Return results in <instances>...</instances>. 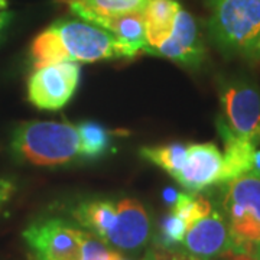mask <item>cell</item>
Segmentation results:
<instances>
[{
	"instance_id": "1",
	"label": "cell",
	"mask_w": 260,
	"mask_h": 260,
	"mask_svg": "<svg viewBox=\"0 0 260 260\" xmlns=\"http://www.w3.org/2000/svg\"><path fill=\"white\" fill-rule=\"evenodd\" d=\"M34 68L58 62L132 59L110 32L80 18L59 19L44 29L30 45Z\"/></svg>"
},
{
	"instance_id": "2",
	"label": "cell",
	"mask_w": 260,
	"mask_h": 260,
	"mask_svg": "<svg viewBox=\"0 0 260 260\" xmlns=\"http://www.w3.org/2000/svg\"><path fill=\"white\" fill-rule=\"evenodd\" d=\"M10 152L32 167H64L81 158L80 135L67 121H23L12 132Z\"/></svg>"
},
{
	"instance_id": "3",
	"label": "cell",
	"mask_w": 260,
	"mask_h": 260,
	"mask_svg": "<svg viewBox=\"0 0 260 260\" xmlns=\"http://www.w3.org/2000/svg\"><path fill=\"white\" fill-rule=\"evenodd\" d=\"M208 30L225 55L260 59V0H205Z\"/></svg>"
},
{
	"instance_id": "4",
	"label": "cell",
	"mask_w": 260,
	"mask_h": 260,
	"mask_svg": "<svg viewBox=\"0 0 260 260\" xmlns=\"http://www.w3.org/2000/svg\"><path fill=\"white\" fill-rule=\"evenodd\" d=\"M224 185L221 208L232 251L260 260V177L244 174Z\"/></svg>"
},
{
	"instance_id": "5",
	"label": "cell",
	"mask_w": 260,
	"mask_h": 260,
	"mask_svg": "<svg viewBox=\"0 0 260 260\" xmlns=\"http://www.w3.org/2000/svg\"><path fill=\"white\" fill-rule=\"evenodd\" d=\"M23 239L37 260H81L83 232L62 218H39L26 227Z\"/></svg>"
},
{
	"instance_id": "6",
	"label": "cell",
	"mask_w": 260,
	"mask_h": 260,
	"mask_svg": "<svg viewBox=\"0 0 260 260\" xmlns=\"http://www.w3.org/2000/svg\"><path fill=\"white\" fill-rule=\"evenodd\" d=\"M78 62H58L35 68L28 80V100L39 110L56 112L73 99L80 83Z\"/></svg>"
},
{
	"instance_id": "7",
	"label": "cell",
	"mask_w": 260,
	"mask_h": 260,
	"mask_svg": "<svg viewBox=\"0 0 260 260\" xmlns=\"http://www.w3.org/2000/svg\"><path fill=\"white\" fill-rule=\"evenodd\" d=\"M220 102L225 124L242 136H253L260 130V93L244 80L227 81L221 87Z\"/></svg>"
},
{
	"instance_id": "8",
	"label": "cell",
	"mask_w": 260,
	"mask_h": 260,
	"mask_svg": "<svg viewBox=\"0 0 260 260\" xmlns=\"http://www.w3.org/2000/svg\"><path fill=\"white\" fill-rule=\"evenodd\" d=\"M174 179L189 194H198L210 186L223 184V153L214 143L188 145L185 162Z\"/></svg>"
},
{
	"instance_id": "9",
	"label": "cell",
	"mask_w": 260,
	"mask_h": 260,
	"mask_svg": "<svg viewBox=\"0 0 260 260\" xmlns=\"http://www.w3.org/2000/svg\"><path fill=\"white\" fill-rule=\"evenodd\" d=\"M182 243L186 253L201 260L221 257L232 250L229 224L223 211L213 208L211 213L195 221L186 230Z\"/></svg>"
},
{
	"instance_id": "10",
	"label": "cell",
	"mask_w": 260,
	"mask_h": 260,
	"mask_svg": "<svg viewBox=\"0 0 260 260\" xmlns=\"http://www.w3.org/2000/svg\"><path fill=\"white\" fill-rule=\"evenodd\" d=\"M150 54L186 67H198L201 64L205 56V48L194 16L181 8L171 37L160 47L152 49Z\"/></svg>"
},
{
	"instance_id": "11",
	"label": "cell",
	"mask_w": 260,
	"mask_h": 260,
	"mask_svg": "<svg viewBox=\"0 0 260 260\" xmlns=\"http://www.w3.org/2000/svg\"><path fill=\"white\" fill-rule=\"evenodd\" d=\"M150 233V217L142 203L135 198L117 200V218L106 243L121 250H138L148 243Z\"/></svg>"
},
{
	"instance_id": "12",
	"label": "cell",
	"mask_w": 260,
	"mask_h": 260,
	"mask_svg": "<svg viewBox=\"0 0 260 260\" xmlns=\"http://www.w3.org/2000/svg\"><path fill=\"white\" fill-rule=\"evenodd\" d=\"M90 23L110 32L121 47L129 52L132 59L142 52H149L142 12H132L117 16H100L94 18Z\"/></svg>"
},
{
	"instance_id": "13",
	"label": "cell",
	"mask_w": 260,
	"mask_h": 260,
	"mask_svg": "<svg viewBox=\"0 0 260 260\" xmlns=\"http://www.w3.org/2000/svg\"><path fill=\"white\" fill-rule=\"evenodd\" d=\"M220 136L224 143V182L233 181L244 174H250L253 139L234 133L224 120L217 123Z\"/></svg>"
},
{
	"instance_id": "14",
	"label": "cell",
	"mask_w": 260,
	"mask_h": 260,
	"mask_svg": "<svg viewBox=\"0 0 260 260\" xmlns=\"http://www.w3.org/2000/svg\"><path fill=\"white\" fill-rule=\"evenodd\" d=\"M181 5L177 0H146L142 10L149 52L171 37Z\"/></svg>"
},
{
	"instance_id": "15",
	"label": "cell",
	"mask_w": 260,
	"mask_h": 260,
	"mask_svg": "<svg viewBox=\"0 0 260 260\" xmlns=\"http://www.w3.org/2000/svg\"><path fill=\"white\" fill-rule=\"evenodd\" d=\"M73 215L80 225L106 242L117 218V201L110 198L85 200L73 210Z\"/></svg>"
},
{
	"instance_id": "16",
	"label": "cell",
	"mask_w": 260,
	"mask_h": 260,
	"mask_svg": "<svg viewBox=\"0 0 260 260\" xmlns=\"http://www.w3.org/2000/svg\"><path fill=\"white\" fill-rule=\"evenodd\" d=\"M77 18L91 22L100 16H117L142 12L146 0H64Z\"/></svg>"
},
{
	"instance_id": "17",
	"label": "cell",
	"mask_w": 260,
	"mask_h": 260,
	"mask_svg": "<svg viewBox=\"0 0 260 260\" xmlns=\"http://www.w3.org/2000/svg\"><path fill=\"white\" fill-rule=\"evenodd\" d=\"M80 143H81V158L91 160L104 156L112 148V130L103 126L102 123L93 120H84L78 126Z\"/></svg>"
},
{
	"instance_id": "18",
	"label": "cell",
	"mask_w": 260,
	"mask_h": 260,
	"mask_svg": "<svg viewBox=\"0 0 260 260\" xmlns=\"http://www.w3.org/2000/svg\"><path fill=\"white\" fill-rule=\"evenodd\" d=\"M186 150L188 145L185 143H169L164 146H145L140 149L139 153L142 158L175 178L185 162Z\"/></svg>"
},
{
	"instance_id": "19",
	"label": "cell",
	"mask_w": 260,
	"mask_h": 260,
	"mask_svg": "<svg viewBox=\"0 0 260 260\" xmlns=\"http://www.w3.org/2000/svg\"><path fill=\"white\" fill-rule=\"evenodd\" d=\"M213 205L211 203L201 195H194L189 192H181L178 197L177 203L171 207V211L175 213L186 224L189 229L195 221L205 217L207 214L211 213Z\"/></svg>"
},
{
	"instance_id": "20",
	"label": "cell",
	"mask_w": 260,
	"mask_h": 260,
	"mask_svg": "<svg viewBox=\"0 0 260 260\" xmlns=\"http://www.w3.org/2000/svg\"><path fill=\"white\" fill-rule=\"evenodd\" d=\"M188 230L186 224L178 217L177 214L169 211L159 221L158 234L155 243L162 249H177L179 243H182L185 233Z\"/></svg>"
},
{
	"instance_id": "21",
	"label": "cell",
	"mask_w": 260,
	"mask_h": 260,
	"mask_svg": "<svg viewBox=\"0 0 260 260\" xmlns=\"http://www.w3.org/2000/svg\"><path fill=\"white\" fill-rule=\"evenodd\" d=\"M81 260H121V256L107 247L93 233L83 232L81 240Z\"/></svg>"
},
{
	"instance_id": "22",
	"label": "cell",
	"mask_w": 260,
	"mask_h": 260,
	"mask_svg": "<svg viewBox=\"0 0 260 260\" xmlns=\"http://www.w3.org/2000/svg\"><path fill=\"white\" fill-rule=\"evenodd\" d=\"M146 260H201L195 257L192 254L186 251L178 250V249H162V247H155L153 250L148 254Z\"/></svg>"
},
{
	"instance_id": "23",
	"label": "cell",
	"mask_w": 260,
	"mask_h": 260,
	"mask_svg": "<svg viewBox=\"0 0 260 260\" xmlns=\"http://www.w3.org/2000/svg\"><path fill=\"white\" fill-rule=\"evenodd\" d=\"M15 191H16V185L12 179L0 177V208L9 203Z\"/></svg>"
},
{
	"instance_id": "24",
	"label": "cell",
	"mask_w": 260,
	"mask_h": 260,
	"mask_svg": "<svg viewBox=\"0 0 260 260\" xmlns=\"http://www.w3.org/2000/svg\"><path fill=\"white\" fill-rule=\"evenodd\" d=\"M12 19H13L12 12H6V10L0 12V41L5 37V32H6V29L9 28Z\"/></svg>"
},
{
	"instance_id": "25",
	"label": "cell",
	"mask_w": 260,
	"mask_h": 260,
	"mask_svg": "<svg viewBox=\"0 0 260 260\" xmlns=\"http://www.w3.org/2000/svg\"><path fill=\"white\" fill-rule=\"evenodd\" d=\"M179 194H181V192H178L175 188H171V186H168V188H165V189H164V192H162L164 203L169 205V207H172V205L177 203Z\"/></svg>"
},
{
	"instance_id": "26",
	"label": "cell",
	"mask_w": 260,
	"mask_h": 260,
	"mask_svg": "<svg viewBox=\"0 0 260 260\" xmlns=\"http://www.w3.org/2000/svg\"><path fill=\"white\" fill-rule=\"evenodd\" d=\"M223 257L227 260H257L254 257H251L249 254H244V253H236V251L229 250L227 253H224Z\"/></svg>"
},
{
	"instance_id": "27",
	"label": "cell",
	"mask_w": 260,
	"mask_h": 260,
	"mask_svg": "<svg viewBox=\"0 0 260 260\" xmlns=\"http://www.w3.org/2000/svg\"><path fill=\"white\" fill-rule=\"evenodd\" d=\"M8 9V0H0V12Z\"/></svg>"
}]
</instances>
